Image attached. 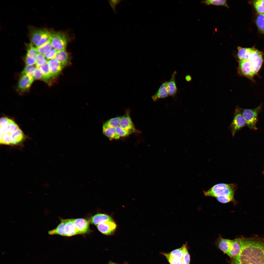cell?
Here are the masks:
<instances>
[{
    "label": "cell",
    "mask_w": 264,
    "mask_h": 264,
    "mask_svg": "<svg viewBox=\"0 0 264 264\" xmlns=\"http://www.w3.org/2000/svg\"><path fill=\"white\" fill-rule=\"evenodd\" d=\"M241 247L240 237L232 240L231 247L227 254L231 258L235 257L239 254Z\"/></svg>",
    "instance_id": "obj_14"
},
{
    "label": "cell",
    "mask_w": 264,
    "mask_h": 264,
    "mask_svg": "<svg viewBox=\"0 0 264 264\" xmlns=\"http://www.w3.org/2000/svg\"><path fill=\"white\" fill-rule=\"evenodd\" d=\"M183 260L186 264H189L190 261V256L188 250L187 246L185 248L183 256Z\"/></svg>",
    "instance_id": "obj_40"
},
{
    "label": "cell",
    "mask_w": 264,
    "mask_h": 264,
    "mask_svg": "<svg viewBox=\"0 0 264 264\" xmlns=\"http://www.w3.org/2000/svg\"><path fill=\"white\" fill-rule=\"evenodd\" d=\"M256 23L259 29L264 33V15L259 14L257 17Z\"/></svg>",
    "instance_id": "obj_33"
},
{
    "label": "cell",
    "mask_w": 264,
    "mask_h": 264,
    "mask_svg": "<svg viewBox=\"0 0 264 264\" xmlns=\"http://www.w3.org/2000/svg\"><path fill=\"white\" fill-rule=\"evenodd\" d=\"M47 62L51 74L54 77L57 76L62 71L63 66L55 58L50 59Z\"/></svg>",
    "instance_id": "obj_13"
},
{
    "label": "cell",
    "mask_w": 264,
    "mask_h": 264,
    "mask_svg": "<svg viewBox=\"0 0 264 264\" xmlns=\"http://www.w3.org/2000/svg\"><path fill=\"white\" fill-rule=\"evenodd\" d=\"M109 263L110 264H119L114 263L111 261H110L109 262Z\"/></svg>",
    "instance_id": "obj_43"
},
{
    "label": "cell",
    "mask_w": 264,
    "mask_h": 264,
    "mask_svg": "<svg viewBox=\"0 0 264 264\" xmlns=\"http://www.w3.org/2000/svg\"><path fill=\"white\" fill-rule=\"evenodd\" d=\"M252 64L247 59L239 61L238 71L240 74L252 78L255 75Z\"/></svg>",
    "instance_id": "obj_9"
},
{
    "label": "cell",
    "mask_w": 264,
    "mask_h": 264,
    "mask_svg": "<svg viewBox=\"0 0 264 264\" xmlns=\"http://www.w3.org/2000/svg\"><path fill=\"white\" fill-rule=\"evenodd\" d=\"M0 144L11 146L21 144L26 139L25 135L13 120L8 117L0 119Z\"/></svg>",
    "instance_id": "obj_2"
},
{
    "label": "cell",
    "mask_w": 264,
    "mask_h": 264,
    "mask_svg": "<svg viewBox=\"0 0 264 264\" xmlns=\"http://www.w3.org/2000/svg\"><path fill=\"white\" fill-rule=\"evenodd\" d=\"M236 186L233 184L220 183L213 186L207 191H203L206 196L216 198L227 196L234 197Z\"/></svg>",
    "instance_id": "obj_3"
},
{
    "label": "cell",
    "mask_w": 264,
    "mask_h": 264,
    "mask_svg": "<svg viewBox=\"0 0 264 264\" xmlns=\"http://www.w3.org/2000/svg\"><path fill=\"white\" fill-rule=\"evenodd\" d=\"M55 58L63 66L66 65L68 63V56L65 50L57 51Z\"/></svg>",
    "instance_id": "obj_23"
},
{
    "label": "cell",
    "mask_w": 264,
    "mask_h": 264,
    "mask_svg": "<svg viewBox=\"0 0 264 264\" xmlns=\"http://www.w3.org/2000/svg\"><path fill=\"white\" fill-rule=\"evenodd\" d=\"M263 15H264V14H263Z\"/></svg>",
    "instance_id": "obj_46"
},
{
    "label": "cell",
    "mask_w": 264,
    "mask_h": 264,
    "mask_svg": "<svg viewBox=\"0 0 264 264\" xmlns=\"http://www.w3.org/2000/svg\"><path fill=\"white\" fill-rule=\"evenodd\" d=\"M25 61L26 65H33L36 64V61L35 57L26 55Z\"/></svg>",
    "instance_id": "obj_39"
},
{
    "label": "cell",
    "mask_w": 264,
    "mask_h": 264,
    "mask_svg": "<svg viewBox=\"0 0 264 264\" xmlns=\"http://www.w3.org/2000/svg\"><path fill=\"white\" fill-rule=\"evenodd\" d=\"M261 104L253 109H243L240 108L242 114L244 117L246 126L251 129L255 130L257 129L256 125L258 121L259 113L262 109Z\"/></svg>",
    "instance_id": "obj_5"
},
{
    "label": "cell",
    "mask_w": 264,
    "mask_h": 264,
    "mask_svg": "<svg viewBox=\"0 0 264 264\" xmlns=\"http://www.w3.org/2000/svg\"><path fill=\"white\" fill-rule=\"evenodd\" d=\"M108 1L114 12L116 13L117 12L116 11V6L120 2L121 0H109Z\"/></svg>",
    "instance_id": "obj_41"
},
{
    "label": "cell",
    "mask_w": 264,
    "mask_h": 264,
    "mask_svg": "<svg viewBox=\"0 0 264 264\" xmlns=\"http://www.w3.org/2000/svg\"><path fill=\"white\" fill-rule=\"evenodd\" d=\"M119 126L130 134L136 131L129 113L128 112L121 117Z\"/></svg>",
    "instance_id": "obj_11"
},
{
    "label": "cell",
    "mask_w": 264,
    "mask_h": 264,
    "mask_svg": "<svg viewBox=\"0 0 264 264\" xmlns=\"http://www.w3.org/2000/svg\"><path fill=\"white\" fill-rule=\"evenodd\" d=\"M50 41L53 47L57 51L65 50L67 44V39L62 33L59 32L52 33Z\"/></svg>",
    "instance_id": "obj_7"
},
{
    "label": "cell",
    "mask_w": 264,
    "mask_h": 264,
    "mask_svg": "<svg viewBox=\"0 0 264 264\" xmlns=\"http://www.w3.org/2000/svg\"><path fill=\"white\" fill-rule=\"evenodd\" d=\"M34 79L33 76L22 75L18 81L17 90L21 94L28 90Z\"/></svg>",
    "instance_id": "obj_8"
},
{
    "label": "cell",
    "mask_w": 264,
    "mask_h": 264,
    "mask_svg": "<svg viewBox=\"0 0 264 264\" xmlns=\"http://www.w3.org/2000/svg\"><path fill=\"white\" fill-rule=\"evenodd\" d=\"M45 57L44 55L42 54L39 53L35 57L37 68L43 65L46 62Z\"/></svg>",
    "instance_id": "obj_34"
},
{
    "label": "cell",
    "mask_w": 264,
    "mask_h": 264,
    "mask_svg": "<svg viewBox=\"0 0 264 264\" xmlns=\"http://www.w3.org/2000/svg\"><path fill=\"white\" fill-rule=\"evenodd\" d=\"M27 47L26 55L35 58L38 53L37 48L34 47L32 43L28 44Z\"/></svg>",
    "instance_id": "obj_32"
},
{
    "label": "cell",
    "mask_w": 264,
    "mask_h": 264,
    "mask_svg": "<svg viewBox=\"0 0 264 264\" xmlns=\"http://www.w3.org/2000/svg\"><path fill=\"white\" fill-rule=\"evenodd\" d=\"M241 247L229 264H264V238L240 237Z\"/></svg>",
    "instance_id": "obj_1"
},
{
    "label": "cell",
    "mask_w": 264,
    "mask_h": 264,
    "mask_svg": "<svg viewBox=\"0 0 264 264\" xmlns=\"http://www.w3.org/2000/svg\"><path fill=\"white\" fill-rule=\"evenodd\" d=\"M216 198L219 202L222 203H225L231 201H233L235 202V200L234 197L223 196L218 197Z\"/></svg>",
    "instance_id": "obj_36"
},
{
    "label": "cell",
    "mask_w": 264,
    "mask_h": 264,
    "mask_svg": "<svg viewBox=\"0 0 264 264\" xmlns=\"http://www.w3.org/2000/svg\"><path fill=\"white\" fill-rule=\"evenodd\" d=\"M176 72L175 71L172 74L171 79L166 81L167 87L169 95L173 97L175 96L177 92V88L175 80Z\"/></svg>",
    "instance_id": "obj_19"
},
{
    "label": "cell",
    "mask_w": 264,
    "mask_h": 264,
    "mask_svg": "<svg viewBox=\"0 0 264 264\" xmlns=\"http://www.w3.org/2000/svg\"><path fill=\"white\" fill-rule=\"evenodd\" d=\"M65 219H61V222L56 228L52 230L49 231L48 232L50 235H58L65 236Z\"/></svg>",
    "instance_id": "obj_22"
},
{
    "label": "cell",
    "mask_w": 264,
    "mask_h": 264,
    "mask_svg": "<svg viewBox=\"0 0 264 264\" xmlns=\"http://www.w3.org/2000/svg\"><path fill=\"white\" fill-rule=\"evenodd\" d=\"M187 246V243H186L183 245L181 248L173 250L169 253L174 258L183 260V256L184 251Z\"/></svg>",
    "instance_id": "obj_25"
},
{
    "label": "cell",
    "mask_w": 264,
    "mask_h": 264,
    "mask_svg": "<svg viewBox=\"0 0 264 264\" xmlns=\"http://www.w3.org/2000/svg\"><path fill=\"white\" fill-rule=\"evenodd\" d=\"M161 253L165 257L170 264H186L183 260L174 258L169 253L162 252Z\"/></svg>",
    "instance_id": "obj_28"
},
{
    "label": "cell",
    "mask_w": 264,
    "mask_h": 264,
    "mask_svg": "<svg viewBox=\"0 0 264 264\" xmlns=\"http://www.w3.org/2000/svg\"></svg>",
    "instance_id": "obj_45"
},
{
    "label": "cell",
    "mask_w": 264,
    "mask_h": 264,
    "mask_svg": "<svg viewBox=\"0 0 264 264\" xmlns=\"http://www.w3.org/2000/svg\"><path fill=\"white\" fill-rule=\"evenodd\" d=\"M202 2L207 5H222L225 6L227 8L229 7L226 0H207L203 1Z\"/></svg>",
    "instance_id": "obj_30"
},
{
    "label": "cell",
    "mask_w": 264,
    "mask_h": 264,
    "mask_svg": "<svg viewBox=\"0 0 264 264\" xmlns=\"http://www.w3.org/2000/svg\"><path fill=\"white\" fill-rule=\"evenodd\" d=\"M166 82L163 83L160 86L157 92L153 95L152 98L154 101L158 99L166 98L169 96Z\"/></svg>",
    "instance_id": "obj_17"
},
{
    "label": "cell",
    "mask_w": 264,
    "mask_h": 264,
    "mask_svg": "<svg viewBox=\"0 0 264 264\" xmlns=\"http://www.w3.org/2000/svg\"><path fill=\"white\" fill-rule=\"evenodd\" d=\"M253 4L258 12L260 14H264V0H257L254 1Z\"/></svg>",
    "instance_id": "obj_29"
},
{
    "label": "cell",
    "mask_w": 264,
    "mask_h": 264,
    "mask_svg": "<svg viewBox=\"0 0 264 264\" xmlns=\"http://www.w3.org/2000/svg\"><path fill=\"white\" fill-rule=\"evenodd\" d=\"M57 51L56 50L53 48L44 55L46 58L47 59L55 58Z\"/></svg>",
    "instance_id": "obj_37"
},
{
    "label": "cell",
    "mask_w": 264,
    "mask_h": 264,
    "mask_svg": "<svg viewBox=\"0 0 264 264\" xmlns=\"http://www.w3.org/2000/svg\"><path fill=\"white\" fill-rule=\"evenodd\" d=\"M96 226L100 232L106 235L113 234L117 227V225L113 220L106 221Z\"/></svg>",
    "instance_id": "obj_10"
},
{
    "label": "cell",
    "mask_w": 264,
    "mask_h": 264,
    "mask_svg": "<svg viewBox=\"0 0 264 264\" xmlns=\"http://www.w3.org/2000/svg\"><path fill=\"white\" fill-rule=\"evenodd\" d=\"M108 264H110L109 263H108Z\"/></svg>",
    "instance_id": "obj_44"
},
{
    "label": "cell",
    "mask_w": 264,
    "mask_h": 264,
    "mask_svg": "<svg viewBox=\"0 0 264 264\" xmlns=\"http://www.w3.org/2000/svg\"><path fill=\"white\" fill-rule=\"evenodd\" d=\"M102 133L110 140L118 139L120 137L116 131L115 128H102Z\"/></svg>",
    "instance_id": "obj_24"
},
{
    "label": "cell",
    "mask_w": 264,
    "mask_h": 264,
    "mask_svg": "<svg viewBox=\"0 0 264 264\" xmlns=\"http://www.w3.org/2000/svg\"><path fill=\"white\" fill-rule=\"evenodd\" d=\"M112 220V217L108 215L98 213L91 217L89 221L91 224L96 225L106 221Z\"/></svg>",
    "instance_id": "obj_15"
},
{
    "label": "cell",
    "mask_w": 264,
    "mask_h": 264,
    "mask_svg": "<svg viewBox=\"0 0 264 264\" xmlns=\"http://www.w3.org/2000/svg\"><path fill=\"white\" fill-rule=\"evenodd\" d=\"M36 68V64L26 65L22 71V75H27L33 76V72Z\"/></svg>",
    "instance_id": "obj_31"
},
{
    "label": "cell",
    "mask_w": 264,
    "mask_h": 264,
    "mask_svg": "<svg viewBox=\"0 0 264 264\" xmlns=\"http://www.w3.org/2000/svg\"><path fill=\"white\" fill-rule=\"evenodd\" d=\"M254 48H243L239 46L237 48V56L239 61L246 59L249 55Z\"/></svg>",
    "instance_id": "obj_21"
},
{
    "label": "cell",
    "mask_w": 264,
    "mask_h": 264,
    "mask_svg": "<svg viewBox=\"0 0 264 264\" xmlns=\"http://www.w3.org/2000/svg\"><path fill=\"white\" fill-rule=\"evenodd\" d=\"M185 79L187 81H189L191 80V77L189 75H187L185 77Z\"/></svg>",
    "instance_id": "obj_42"
},
{
    "label": "cell",
    "mask_w": 264,
    "mask_h": 264,
    "mask_svg": "<svg viewBox=\"0 0 264 264\" xmlns=\"http://www.w3.org/2000/svg\"><path fill=\"white\" fill-rule=\"evenodd\" d=\"M52 47V44L50 41L36 48L39 54L44 55L51 50Z\"/></svg>",
    "instance_id": "obj_27"
},
{
    "label": "cell",
    "mask_w": 264,
    "mask_h": 264,
    "mask_svg": "<svg viewBox=\"0 0 264 264\" xmlns=\"http://www.w3.org/2000/svg\"><path fill=\"white\" fill-rule=\"evenodd\" d=\"M73 221L78 234L88 233L89 231V221L83 218L73 219Z\"/></svg>",
    "instance_id": "obj_12"
},
{
    "label": "cell",
    "mask_w": 264,
    "mask_h": 264,
    "mask_svg": "<svg viewBox=\"0 0 264 264\" xmlns=\"http://www.w3.org/2000/svg\"><path fill=\"white\" fill-rule=\"evenodd\" d=\"M232 240L224 239L220 237L217 240L216 244L219 249L227 254L231 247Z\"/></svg>",
    "instance_id": "obj_18"
},
{
    "label": "cell",
    "mask_w": 264,
    "mask_h": 264,
    "mask_svg": "<svg viewBox=\"0 0 264 264\" xmlns=\"http://www.w3.org/2000/svg\"><path fill=\"white\" fill-rule=\"evenodd\" d=\"M240 107L237 106L234 114L233 120L229 126L232 136L243 127L246 126L245 120L240 111Z\"/></svg>",
    "instance_id": "obj_6"
},
{
    "label": "cell",
    "mask_w": 264,
    "mask_h": 264,
    "mask_svg": "<svg viewBox=\"0 0 264 264\" xmlns=\"http://www.w3.org/2000/svg\"><path fill=\"white\" fill-rule=\"evenodd\" d=\"M30 37L31 43L37 47L50 41L52 33L45 29L33 28Z\"/></svg>",
    "instance_id": "obj_4"
},
{
    "label": "cell",
    "mask_w": 264,
    "mask_h": 264,
    "mask_svg": "<svg viewBox=\"0 0 264 264\" xmlns=\"http://www.w3.org/2000/svg\"><path fill=\"white\" fill-rule=\"evenodd\" d=\"M115 129L117 133L120 137L126 136L130 134L128 132L122 129L119 126L116 127Z\"/></svg>",
    "instance_id": "obj_38"
},
{
    "label": "cell",
    "mask_w": 264,
    "mask_h": 264,
    "mask_svg": "<svg viewBox=\"0 0 264 264\" xmlns=\"http://www.w3.org/2000/svg\"><path fill=\"white\" fill-rule=\"evenodd\" d=\"M43 72L44 76L42 80L49 84L52 81V79L54 77L51 74L49 68L47 61L42 65L38 67Z\"/></svg>",
    "instance_id": "obj_20"
},
{
    "label": "cell",
    "mask_w": 264,
    "mask_h": 264,
    "mask_svg": "<svg viewBox=\"0 0 264 264\" xmlns=\"http://www.w3.org/2000/svg\"><path fill=\"white\" fill-rule=\"evenodd\" d=\"M33 76L34 79L42 80L44 74L39 68H36L33 72Z\"/></svg>",
    "instance_id": "obj_35"
},
{
    "label": "cell",
    "mask_w": 264,
    "mask_h": 264,
    "mask_svg": "<svg viewBox=\"0 0 264 264\" xmlns=\"http://www.w3.org/2000/svg\"><path fill=\"white\" fill-rule=\"evenodd\" d=\"M65 236L70 237L78 234L73 223V219H65Z\"/></svg>",
    "instance_id": "obj_16"
},
{
    "label": "cell",
    "mask_w": 264,
    "mask_h": 264,
    "mask_svg": "<svg viewBox=\"0 0 264 264\" xmlns=\"http://www.w3.org/2000/svg\"><path fill=\"white\" fill-rule=\"evenodd\" d=\"M121 118L116 117L110 119L103 124L102 128H116L119 125Z\"/></svg>",
    "instance_id": "obj_26"
}]
</instances>
